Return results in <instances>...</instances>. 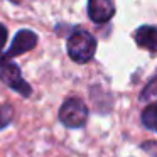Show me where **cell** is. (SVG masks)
Instances as JSON below:
<instances>
[{"label": "cell", "mask_w": 157, "mask_h": 157, "mask_svg": "<svg viewBox=\"0 0 157 157\" xmlns=\"http://www.w3.org/2000/svg\"><path fill=\"white\" fill-rule=\"evenodd\" d=\"M96 52V39L88 31H75L68 37V56L78 64L93 59Z\"/></svg>", "instance_id": "obj_1"}, {"label": "cell", "mask_w": 157, "mask_h": 157, "mask_svg": "<svg viewBox=\"0 0 157 157\" xmlns=\"http://www.w3.org/2000/svg\"><path fill=\"white\" fill-rule=\"evenodd\" d=\"M0 81L10 90L17 91L21 96L29 98L32 95V88L21 75V68L12 59H7L5 56L0 58Z\"/></svg>", "instance_id": "obj_2"}, {"label": "cell", "mask_w": 157, "mask_h": 157, "mask_svg": "<svg viewBox=\"0 0 157 157\" xmlns=\"http://www.w3.org/2000/svg\"><path fill=\"white\" fill-rule=\"evenodd\" d=\"M88 120V106L79 98H68L59 108V122L68 128H81Z\"/></svg>", "instance_id": "obj_3"}, {"label": "cell", "mask_w": 157, "mask_h": 157, "mask_svg": "<svg viewBox=\"0 0 157 157\" xmlns=\"http://www.w3.org/2000/svg\"><path fill=\"white\" fill-rule=\"evenodd\" d=\"M37 41H39V37L34 31H31V29H21L14 36V41H12L10 48L5 52V58L12 59L15 56H21L27 51H32L37 46Z\"/></svg>", "instance_id": "obj_4"}, {"label": "cell", "mask_w": 157, "mask_h": 157, "mask_svg": "<svg viewBox=\"0 0 157 157\" xmlns=\"http://www.w3.org/2000/svg\"><path fill=\"white\" fill-rule=\"evenodd\" d=\"M115 15L113 0H88V17L95 24H105Z\"/></svg>", "instance_id": "obj_5"}, {"label": "cell", "mask_w": 157, "mask_h": 157, "mask_svg": "<svg viewBox=\"0 0 157 157\" xmlns=\"http://www.w3.org/2000/svg\"><path fill=\"white\" fill-rule=\"evenodd\" d=\"M135 42L139 48L149 52H157V27L155 25H142L135 31Z\"/></svg>", "instance_id": "obj_6"}, {"label": "cell", "mask_w": 157, "mask_h": 157, "mask_svg": "<svg viewBox=\"0 0 157 157\" xmlns=\"http://www.w3.org/2000/svg\"><path fill=\"white\" fill-rule=\"evenodd\" d=\"M140 118H142V125L145 127V128L157 132V101L147 105L145 108H144Z\"/></svg>", "instance_id": "obj_7"}, {"label": "cell", "mask_w": 157, "mask_h": 157, "mask_svg": "<svg viewBox=\"0 0 157 157\" xmlns=\"http://www.w3.org/2000/svg\"><path fill=\"white\" fill-rule=\"evenodd\" d=\"M157 96V75L147 83V86L142 90V95H140V100L147 101V100H152Z\"/></svg>", "instance_id": "obj_8"}, {"label": "cell", "mask_w": 157, "mask_h": 157, "mask_svg": "<svg viewBox=\"0 0 157 157\" xmlns=\"http://www.w3.org/2000/svg\"><path fill=\"white\" fill-rule=\"evenodd\" d=\"M12 117H14V110L10 105H0V130H4L12 122Z\"/></svg>", "instance_id": "obj_9"}, {"label": "cell", "mask_w": 157, "mask_h": 157, "mask_svg": "<svg viewBox=\"0 0 157 157\" xmlns=\"http://www.w3.org/2000/svg\"><path fill=\"white\" fill-rule=\"evenodd\" d=\"M7 37H9V31L4 24H0V52L4 51V46L7 44Z\"/></svg>", "instance_id": "obj_10"}, {"label": "cell", "mask_w": 157, "mask_h": 157, "mask_svg": "<svg viewBox=\"0 0 157 157\" xmlns=\"http://www.w3.org/2000/svg\"><path fill=\"white\" fill-rule=\"evenodd\" d=\"M12 2H17V0H12Z\"/></svg>", "instance_id": "obj_11"}]
</instances>
